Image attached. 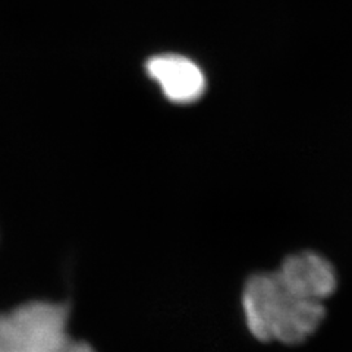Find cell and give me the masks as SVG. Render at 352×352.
<instances>
[{
  "label": "cell",
  "instance_id": "3",
  "mask_svg": "<svg viewBox=\"0 0 352 352\" xmlns=\"http://www.w3.org/2000/svg\"><path fill=\"white\" fill-rule=\"evenodd\" d=\"M146 69L172 103H194L206 90V76L200 66L179 54L154 56L147 62Z\"/></svg>",
  "mask_w": 352,
  "mask_h": 352
},
{
  "label": "cell",
  "instance_id": "1",
  "mask_svg": "<svg viewBox=\"0 0 352 352\" xmlns=\"http://www.w3.org/2000/svg\"><path fill=\"white\" fill-rule=\"evenodd\" d=\"M242 308L251 335L261 342L302 344L326 316L323 302L310 301L289 292L276 272L257 273L247 280Z\"/></svg>",
  "mask_w": 352,
  "mask_h": 352
},
{
  "label": "cell",
  "instance_id": "2",
  "mask_svg": "<svg viewBox=\"0 0 352 352\" xmlns=\"http://www.w3.org/2000/svg\"><path fill=\"white\" fill-rule=\"evenodd\" d=\"M276 274L289 292L310 301L322 302L336 291L338 286L332 263L314 251H301L288 256Z\"/></svg>",
  "mask_w": 352,
  "mask_h": 352
},
{
  "label": "cell",
  "instance_id": "4",
  "mask_svg": "<svg viewBox=\"0 0 352 352\" xmlns=\"http://www.w3.org/2000/svg\"><path fill=\"white\" fill-rule=\"evenodd\" d=\"M0 352H32L14 313L0 314Z\"/></svg>",
  "mask_w": 352,
  "mask_h": 352
}]
</instances>
